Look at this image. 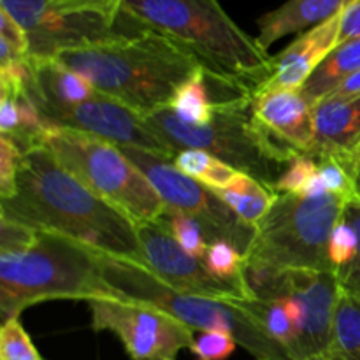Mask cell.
I'll return each mask as SVG.
<instances>
[{"mask_svg": "<svg viewBox=\"0 0 360 360\" xmlns=\"http://www.w3.org/2000/svg\"><path fill=\"white\" fill-rule=\"evenodd\" d=\"M0 217L144 267L136 221L88 188L44 146L23 153L16 192L0 199Z\"/></svg>", "mask_w": 360, "mask_h": 360, "instance_id": "6da1fadb", "label": "cell"}, {"mask_svg": "<svg viewBox=\"0 0 360 360\" xmlns=\"http://www.w3.org/2000/svg\"><path fill=\"white\" fill-rule=\"evenodd\" d=\"M53 58L83 76L98 94L141 116L169 108L186 81L207 70L185 48L150 30L115 32Z\"/></svg>", "mask_w": 360, "mask_h": 360, "instance_id": "7a4b0ae2", "label": "cell"}, {"mask_svg": "<svg viewBox=\"0 0 360 360\" xmlns=\"http://www.w3.org/2000/svg\"><path fill=\"white\" fill-rule=\"evenodd\" d=\"M120 16L185 48L211 72L253 88L273 69V55L246 34L218 0H123Z\"/></svg>", "mask_w": 360, "mask_h": 360, "instance_id": "3957f363", "label": "cell"}, {"mask_svg": "<svg viewBox=\"0 0 360 360\" xmlns=\"http://www.w3.org/2000/svg\"><path fill=\"white\" fill-rule=\"evenodd\" d=\"M55 299H120L104 276L102 253L74 239L35 231L27 243L0 250V319H20L30 306Z\"/></svg>", "mask_w": 360, "mask_h": 360, "instance_id": "277c9868", "label": "cell"}, {"mask_svg": "<svg viewBox=\"0 0 360 360\" xmlns=\"http://www.w3.org/2000/svg\"><path fill=\"white\" fill-rule=\"evenodd\" d=\"M252 94L217 102L213 118L204 125L185 122L169 108L143 116V120L176 153L181 150L207 151L236 171L274 188L299 151L257 118Z\"/></svg>", "mask_w": 360, "mask_h": 360, "instance_id": "5b68a950", "label": "cell"}, {"mask_svg": "<svg viewBox=\"0 0 360 360\" xmlns=\"http://www.w3.org/2000/svg\"><path fill=\"white\" fill-rule=\"evenodd\" d=\"M345 204L347 200L330 193L315 197L278 193L271 210L257 224L245 267L334 273L329 239L343 217Z\"/></svg>", "mask_w": 360, "mask_h": 360, "instance_id": "8992f818", "label": "cell"}, {"mask_svg": "<svg viewBox=\"0 0 360 360\" xmlns=\"http://www.w3.org/2000/svg\"><path fill=\"white\" fill-rule=\"evenodd\" d=\"M41 146L77 179L139 224L160 220L167 207L123 148L91 134L46 125Z\"/></svg>", "mask_w": 360, "mask_h": 360, "instance_id": "52a82bcc", "label": "cell"}, {"mask_svg": "<svg viewBox=\"0 0 360 360\" xmlns=\"http://www.w3.org/2000/svg\"><path fill=\"white\" fill-rule=\"evenodd\" d=\"M102 271L105 280L129 299L164 309L195 333H229L255 360H292L283 348L259 329L238 302L181 294L146 267L115 257L102 255Z\"/></svg>", "mask_w": 360, "mask_h": 360, "instance_id": "ba28073f", "label": "cell"}, {"mask_svg": "<svg viewBox=\"0 0 360 360\" xmlns=\"http://www.w3.org/2000/svg\"><path fill=\"white\" fill-rule=\"evenodd\" d=\"M245 281L257 299H288L299 309L294 360H308L333 348L340 283L323 271H266L245 267Z\"/></svg>", "mask_w": 360, "mask_h": 360, "instance_id": "9c48e42d", "label": "cell"}, {"mask_svg": "<svg viewBox=\"0 0 360 360\" xmlns=\"http://www.w3.org/2000/svg\"><path fill=\"white\" fill-rule=\"evenodd\" d=\"M123 151L150 179L167 210L192 218L207 243H231L246 255L255 238V227L243 221L214 190L183 174L172 162L162 160L148 151L134 148H123Z\"/></svg>", "mask_w": 360, "mask_h": 360, "instance_id": "30bf717a", "label": "cell"}, {"mask_svg": "<svg viewBox=\"0 0 360 360\" xmlns=\"http://www.w3.org/2000/svg\"><path fill=\"white\" fill-rule=\"evenodd\" d=\"M91 329L115 334L132 360H178L190 350L195 330L164 309L148 302L94 299L88 301Z\"/></svg>", "mask_w": 360, "mask_h": 360, "instance_id": "8fae6325", "label": "cell"}, {"mask_svg": "<svg viewBox=\"0 0 360 360\" xmlns=\"http://www.w3.org/2000/svg\"><path fill=\"white\" fill-rule=\"evenodd\" d=\"M35 105L48 125L91 134L120 148L148 151L162 160L172 162L178 155L148 129L139 112L102 94L76 104L35 102Z\"/></svg>", "mask_w": 360, "mask_h": 360, "instance_id": "7c38bea8", "label": "cell"}, {"mask_svg": "<svg viewBox=\"0 0 360 360\" xmlns=\"http://www.w3.org/2000/svg\"><path fill=\"white\" fill-rule=\"evenodd\" d=\"M144 267L174 290L188 295L221 299V301H250L248 288L227 283L207 271L204 262L178 245L160 220L137 225Z\"/></svg>", "mask_w": 360, "mask_h": 360, "instance_id": "4fadbf2b", "label": "cell"}, {"mask_svg": "<svg viewBox=\"0 0 360 360\" xmlns=\"http://www.w3.org/2000/svg\"><path fill=\"white\" fill-rule=\"evenodd\" d=\"M341 13L299 34L287 48L273 56V69L253 90H301L323 60L338 48Z\"/></svg>", "mask_w": 360, "mask_h": 360, "instance_id": "5bb4252c", "label": "cell"}, {"mask_svg": "<svg viewBox=\"0 0 360 360\" xmlns=\"http://www.w3.org/2000/svg\"><path fill=\"white\" fill-rule=\"evenodd\" d=\"M253 112L274 134L299 153L315 150L313 105L301 90H253Z\"/></svg>", "mask_w": 360, "mask_h": 360, "instance_id": "9a60e30c", "label": "cell"}, {"mask_svg": "<svg viewBox=\"0 0 360 360\" xmlns=\"http://www.w3.org/2000/svg\"><path fill=\"white\" fill-rule=\"evenodd\" d=\"M315 150L313 158H338L347 169L360 144V95L323 97L313 104Z\"/></svg>", "mask_w": 360, "mask_h": 360, "instance_id": "2e32d148", "label": "cell"}, {"mask_svg": "<svg viewBox=\"0 0 360 360\" xmlns=\"http://www.w3.org/2000/svg\"><path fill=\"white\" fill-rule=\"evenodd\" d=\"M350 0H287L276 9L262 14L257 21V42L266 51L280 39L292 34H302L336 14L343 13Z\"/></svg>", "mask_w": 360, "mask_h": 360, "instance_id": "e0dca14e", "label": "cell"}, {"mask_svg": "<svg viewBox=\"0 0 360 360\" xmlns=\"http://www.w3.org/2000/svg\"><path fill=\"white\" fill-rule=\"evenodd\" d=\"M28 62L30 76L27 81V91L34 102L76 104L101 95L83 76L62 65L55 58L30 55Z\"/></svg>", "mask_w": 360, "mask_h": 360, "instance_id": "ac0fdd59", "label": "cell"}, {"mask_svg": "<svg viewBox=\"0 0 360 360\" xmlns=\"http://www.w3.org/2000/svg\"><path fill=\"white\" fill-rule=\"evenodd\" d=\"M238 302L243 311L248 313L259 329L283 348L294 360L299 341V309L288 299H250Z\"/></svg>", "mask_w": 360, "mask_h": 360, "instance_id": "d6986e66", "label": "cell"}, {"mask_svg": "<svg viewBox=\"0 0 360 360\" xmlns=\"http://www.w3.org/2000/svg\"><path fill=\"white\" fill-rule=\"evenodd\" d=\"M357 70H360V37L338 44V48L306 81L301 94L309 104H316Z\"/></svg>", "mask_w": 360, "mask_h": 360, "instance_id": "ffe728a7", "label": "cell"}, {"mask_svg": "<svg viewBox=\"0 0 360 360\" xmlns=\"http://www.w3.org/2000/svg\"><path fill=\"white\" fill-rule=\"evenodd\" d=\"M217 193L243 221L252 227H257V224L266 217L278 197L273 188L262 185L245 172H241L229 188Z\"/></svg>", "mask_w": 360, "mask_h": 360, "instance_id": "44dd1931", "label": "cell"}, {"mask_svg": "<svg viewBox=\"0 0 360 360\" xmlns=\"http://www.w3.org/2000/svg\"><path fill=\"white\" fill-rule=\"evenodd\" d=\"M174 167L183 174L197 179L202 185L210 186L214 192L229 188L241 174L232 165L225 164L220 158L213 157L202 150H181L172 160Z\"/></svg>", "mask_w": 360, "mask_h": 360, "instance_id": "7402d4cb", "label": "cell"}, {"mask_svg": "<svg viewBox=\"0 0 360 360\" xmlns=\"http://www.w3.org/2000/svg\"><path fill=\"white\" fill-rule=\"evenodd\" d=\"M211 70H202L186 81L176 94L169 109L188 123L204 125L213 118L214 95L211 90Z\"/></svg>", "mask_w": 360, "mask_h": 360, "instance_id": "603a6c76", "label": "cell"}, {"mask_svg": "<svg viewBox=\"0 0 360 360\" xmlns=\"http://www.w3.org/2000/svg\"><path fill=\"white\" fill-rule=\"evenodd\" d=\"M333 348L348 360H360V295L340 292L334 315Z\"/></svg>", "mask_w": 360, "mask_h": 360, "instance_id": "cb8c5ba5", "label": "cell"}, {"mask_svg": "<svg viewBox=\"0 0 360 360\" xmlns=\"http://www.w3.org/2000/svg\"><path fill=\"white\" fill-rule=\"evenodd\" d=\"M273 190L276 193H290V195L306 197H315L327 193L322 181H320L319 164H316L315 158L304 153H299L292 160V164L281 174V178L278 179Z\"/></svg>", "mask_w": 360, "mask_h": 360, "instance_id": "d4e9b609", "label": "cell"}, {"mask_svg": "<svg viewBox=\"0 0 360 360\" xmlns=\"http://www.w3.org/2000/svg\"><path fill=\"white\" fill-rule=\"evenodd\" d=\"M202 262L207 267V271L218 280L248 288L245 281V255L231 243H210Z\"/></svg>", "mask_w": 360, "mask_h": 360, "instance_id": "484cf974", "label": "cell"}, {"mask_svg": "<svg viewBox=\"0 0 360 360\" xmlns=\"http://www.w3.org/2000/svg\"><path fill=\"white\" fill-rule=\"evenodd\" d=\"M160 221L165 225V229L171 232L172 238L178 241V245L185 252L197 257V259L204 260L210 243H207V239L204 238V232L200 231V227L192 218L179 213V211L167 210L164 217L160 218Z\"/></svg>", "mask_w": 360, "mask_h": 360, "instance_id": "4316f807", "label": "cell"}, {"mask_svg": "<svg viewBox=\"0 0 360 360\" xmlns=\"http://www.w3.org/2000/svg\"><path fill=\"white\" fill-rule=\"evenodd\" d=\"M0 360H46L25 330L20 319L2 322L0 329Z\"/></svg>", "mask_w": 360, "mask_h": 360, "instance_id": "83f0119b", "label": "cell"}, {"mask_svg": "<svg viewBox=\"0 0 360 360\" xmlns=\"http://www.w3.org/2000/svg\"><path fill=\"white\" fill-rule=\"evenodd\" d=\"M316 164H319V176L322 181L323 188L330 195L341 197L348 202V200L359 199L357 192H355L354 179H352L350 172L345 169L338 158L333 157H316Z\"/></svg>", "mask_w": 360, "mask_h": 360, "instance_id": "f1b7e54d", "label": "cell"}, {"mask_svg": "<svg viewBox=\"0 0 360 360\" xmlns=\"http://www.w3.org/2000/svg\"><path fill=\"white\" fill-rule=\"evenodd\" d=\"M238 347L236 338L229 333L207 330L195 334L190 352L195 360H227Z\"/></svg>", "mask_w": 360, "mask_h": 360, "instance_id": "f546056e", "label": "cell"}, {"mask_svg": "<svg viewBox=\"0 0 360 360\" xmlns=\"http://www.w3.org/2000/svg\"><path fill=\"white\" fill-rule=\"evenodd\" d=\"M343 218L348 224L354 227L355 234H357V252L352 262L341 271H338L336 278L340 288L343 292H350V294L360 295V200L354 199L348 200L345 204Z\"/></svg>", "mask_w": 360, "mask_h": 360, "instance_id": "4dcf8cb0", "label": "cell"}, {"mask_svg": "<svg viewBox=\"0 0 360 360\" xmlns=\"http://www.w3.org/2000/svg\"><path fill=\"white\" fill-rule=\"evenodd\" d=\"M23 162V151L9 136L0 134V199H9L16 192V179Z\"/></svg>", "mask_w": 360, "mask_h": 360, "instance_id": "1f68e13d", "label": "cell"}, {"mask_svg": "<svg viewBox=\"0 0 360 360\" xmlns=\"http://www.w3.org/2000/svg\"><path fill=\"white\" fill-rule=\"evenodd\" d=\"M355 252H357V234L354 227L341 217L329 239V260L334 273L347 267L355 257Z\"/></svg>", "mask_w": 360, "mask_h": 360, "instance_id": "d6a6232c", "label": "cell"}, {"mask_svg": "<svg viewBox=\"0 0 360 360\" xmlns=\"http://www.w3.org/2000/svg\"><path fill=\"white\" fill-rule=\"evenodd\" d=\"M360 37V0H350L341 13V42Z\"/></svg>", "mask_w": 360, "mask_h": 360, "instance_id": "836d02e7", "label": "cell"}, {"mask_svg": "<svg viewBox=\"0 0 360 360\" xmlns=\"http://www.w3.org/2000/svg\"><path fill=\"white\" fill-rule=\"evenodd\" d=\"M354 95H360V70L348 76L326 97H354Z\"/></svg>", "mask_w": 360, "mask_h": 360, "instance_id": "e575fe53", "label": "cell"}, {"mask_svg": "<svg viewBox=\"0 0 360 360\" xmlns=\"http://www.w3.org/2000/svg\"><path fill=\"white\" fill-rule=\"evenodd\" d=\"M347 171L350 172L352 179H354V185H355V192H357V197L360 200V144L355 150V153L352 155L350 162L347 165Z\"/></svg>", "mask_w": 360, "mask_h": 360, "instance_id": "d590c367", "label": "cell"}, {"mask_svg": "<svg viewBox=\"0 0 360 360\" xmlns=\"http://www.w3.org/2000/svg\"><path fill=\"white\" fill-rule=\"evenodd\" d=\"M308 360H348V359L345 357V355H341L336 348H330V350L322 352V354L313 355V357H309Z\"/></svg>", "mask_w": 360, "mask_h": 360, "instance_id": "8d00e7d4", "label": "cell"}]
</instances>
